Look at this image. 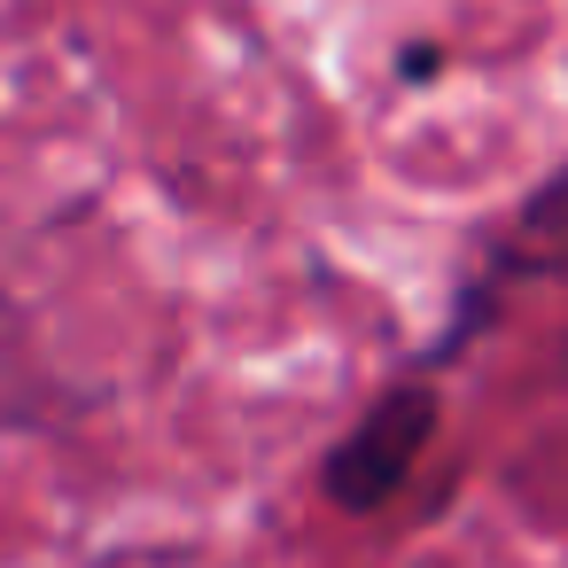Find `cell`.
Wrapping results in <instances>:
<instances>
[{
    "instance_id": "6da1fadb",
    "label": "cell",
    "mask_w": 568,
    "mask_h": 568,
    "mask_svg": "<svg viewBox=\"0 0 568 568\" xmlns=\"http://www.w3.org/2000/svg\"><path fill=\"white\" fill-rule=\"evenodd\" d=\"M436 420H444V397H436V374H397L335 444H327V459H320V498L335 506V514H382L405 483H413V467H420V452L436 444Z\"/></svg>"
},
{
    "instance_id": "7a4b0ae2",
    "label": "cell",
    "mask_w": 568,
    "mask_h": 568,
    "mask_svg": "<svg viewBox=\"0 0 568 568\" xmlns=\"http://www.w3.org/2000/svg\"><path fill=\"white\" fill-rule=\"evenodd\" d=\"M568 265V164L514 211V226L498 234V250L483 257V273L459 288V304H452V320H444V335L420 351V374H436V366H452L490 320H498V304H506V288H521V281H537V273H560Z\"/></svg>"
}]
</instances>
